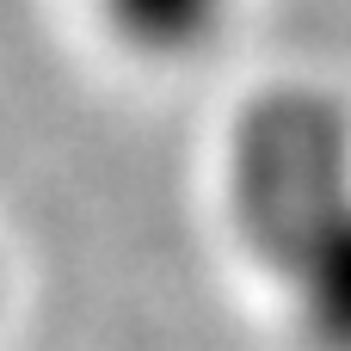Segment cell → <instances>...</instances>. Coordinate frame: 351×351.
I'll list each match as a JSON object with an SVG mask.
<instances>
[{
    "label": "cell",
    "mask_w": 351,
    "mask_h": 351,
    "mask_svg": "<svg viewBox=\"0 0 351 351\" xmlns=\"http://www.w3.org/2000/svg\"><path fill=\"white\" fill-rule=\"evenodd\" d=\"M351 204V117L321 93H265L228 148V216L247 253L284 278Z\"/></svg>",
    "instance_id": "obj_1"
},
{
    "label": "cell",
    "mask_w": 351,
    "mask_h": 351,
    "mask_svg": "<svg viewBox=\"0 0 351 351\" xmlns=\"http://www.w3.org/2000/svg\"><path fill=\"white\" fill-rule=\"evenodd\" d=\"M111 31L136 49V56H154V62H179L191 56L197 43H210V31L222 25V6L228 0H99Z\"/></svg>",
    "instance_id": "obj_3"
},
{
    "label": "cell",
    "mask_w": 351,
    "mask_h": 351,
    "mask_svg": "<svg viewBox=\"0 0 351 351\" xmlns=\"http://www.w3.org/2000/svg\"><path fill=\"white\" fill-rule=\"evenodd\" d=\"M278 284L290 290L308 351H351V204L296 253Z\"/></svg>",
    "instance_id": "obj_2"
}]
</instances>
